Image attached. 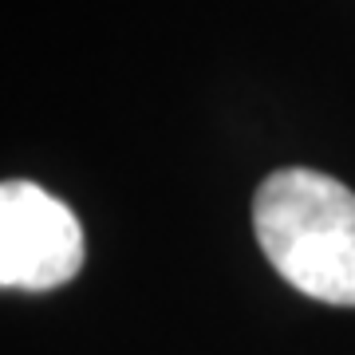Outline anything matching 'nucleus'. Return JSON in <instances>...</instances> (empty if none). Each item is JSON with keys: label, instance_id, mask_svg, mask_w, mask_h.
Instances as JSON below:
<instances>
[{"label": "nucleus", "instance_id": "2", "mask_svg": "<svg viewBox=\"0 0 355 355\" xmlns=\"http://www.w3.org/2000/svg\"><path fill=\"white\" fill-rule=\"evenodd\" d=\"M83 225L71 205L36 182L0 186V284L51 292L83 268Z\"/></svg>", "mask_w": 355, "mask_h": 355}, {"label": "nucleus", "instance_id": "1", "mask_svg": "<svg viewBox=\"0 0 355 355\" xmlns=\"http://www.w3.org/2000/svg\"><path fill=\"white\" fill-rule=\"evenodd\" d=\"M257 245L296 292L355 308V193L340 178L284 166L257 186Z\"/></svg>", "mask_w": 355, "mask_h": 355}]
</instances>
